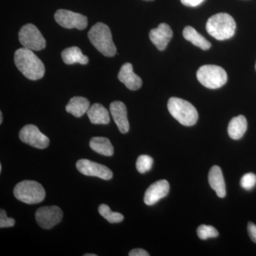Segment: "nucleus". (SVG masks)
Here are the masks:
<instances>
[{
  "label": "nucleus",
  "mask_w": 256,
  "mask_h": 256,
  "mask_svg": "<svg viewBox=\"0 0 256 256\" xmlns=\"http://www.w3.org/2000/svg\"><path fill=\"white\" fill-rule=\"evenodd\" d=\"M183 36L185 40L191 42L194 46L202 48V50H210L212 44L192 26H186L183 30Z\"/></svg>",
  "instance_id": "412c9836"
},
{
  "label": "nucleus",
  "mask_w": 256,
  "mask_h": 256,
  "mask_svg": "<svg viewBox=\"0 0 256 256\" xmlns=\"http://www.w3.org/2000/svg\"><path fill=\"white\" fill-rule=\"evenodd\" d=\"M208 34L220 41L229 40L235 34L236 24L227 13H218L208 18L206 25Z\"/></svg>",
  "instance_id": "7ed1b4c3"
},
{
  "label": "nucleus",
  "mask_w": 256,
  "mask_h": 256,
  "mask_svg": "<svg viewBox=\"0 0 256 256\" xmlns=\"http://www.w3.org/2000/svg\"><path fill=\"white\" fill-rule=\"evenodd\" d=\"M168 108L172 116L183 126H194L198 120V114L194 106L183 99L170 98Z\"/></svg>",
  "instance_id": "20e7f679"
},
{
  "label": "nucleus",
  "mask_w": 256,
  "mask_h": 256,
  "mask_svg": "<svg viewBox=\"0 0 256 256\" xmlns=\"http://www.w3.org/2000/svg\"><path fill=\"white\" fill-rule=\"evenodd\" d=\"M208 182L210 188L216 193L217 196L224 198L226 194V184L223 173L218 166H213L208 173Z\"/></svg>",
  "instance_id": "dca6fc26"
},
{
  "label": "nucleus",
  "mask_w": 256,
  "mask_h": 256,
  "mask_svg": "<svg viewBox=\"0 0 256 256\" xmlns=\"http://www.w3.org/2000/svg\"><path fill=\"white\" fill-rule=\"evenodd\" d=\"M97 255H96V254H85V255H84V256H96Z\"/></svg>",
  "instance_id": "2f4dec72"
},
{
  "label": "nucleus",
  "mask_w": 256,
  "mask_h": 256,
  "mask_svg": "<svg viewBox=\"0 0 256 256\" xmlns=\"http://www.w3.org/2000/svg\"><path fill=\"white\" fill-rule=\"evenodd\" d=\"M196 78L207 88L217 89L226 84L227 74L218 66L204 65L197 70Z\"/></svg>",
  "instance_id": "423d86ee"
},
{
  "label": "nucleus",
  "mask_w": 256,
  "mask_h": 256,
  "mask_svg": "<svg viewBox=\"0 0 256 256\" xmlns=\"http://www.w3.org/2000/svg\"><path fill=\"white\" fill-rule=\"evenodd\" d=\"M15 220L12 218H8L6 216V212L2 208L0 210V228H9L14 226Z\"/></svg>",
  "instance_id": "bb28decb"
},
{
  "label": "nucleus",
  "mask_w": 256,
  "mask_h": 256,
  "mask_svg": "<svg viewBox=\"0 0 256 256\" xmlns=\"http://www.w3.org/2000/svg\"><path fill=\"white\" fill-rule=\"evenodd\" d=\"M248 233L250 236V238L256 244V225L252 222H249L248 224Z\"/></svg>",
  "instance_id": "cd10ccee"
},
{
  "label": "nucleus",
  "mask_w": 256,
  "mask_h": 256,
  "mask_svg": "<svg viewBox=\"0 0 256 256\" xmlns=\"http://www.w3.org/2000/svg\"><path fill=\"white\" fill-rule=\"evenodd\" d=\"M184 5L191 8L198 6L204 2V0H180Z\"/></svg>",
  "instance_id": "c85d7f7f"
},
{
  "label": "nucleus",
  "mask_w": 256,
  "mask_h": 256,
  "mask_svg": "<svg viewBox=\"0 0 256 256\" xmlns=\"http://www.w3.org/2000/svg\"><path fill=\"white\" fill-rule=\"evenodd\" d=\"M18 40L25 48L32 50H40L46 47V40L35 25L28 24L18 32Z\"/></svg>",
  "instance_id": "0eeeda50"
},
{
  "label": "nucleus",
  "mask_w": 256,
  "mask_h": 256,
  "mask_svg": "<svg viewBox=\"0 0 256 256\" xmlns=\"http://www.w3.org/2000/svg\"><path fill=\"white\" fill-rule=\"evenodd\" d=\"M62 57L64 63L68 65L77 63L86 65L89 62L88 57L82 54V50L77 46L69 47L64 50L62 52Z\"/></svg>",
  "instance_id": "6ab92c4d"
},
{
  "label": "nucleus",
  "mask_w": 256,
  "mask_h": 256,
  "mask_svg": "<svg viewBox=\"0 0 256 256\" xmlns=\"http://www.w3.org/2000/svg\"><path fill=\"white\" fill-rule=\"evenodd\" d=\"M99 214L109 223L118 224L124 220V215L118 212H114L110 210V207L105 204L100 205L98 207Z\"/></svg>",
  "instance_id": "5701e85b"
},
{
  "label": "nucleus",
  "mask_w": 256,
  "mask_h": 256,
  "mask_svg": "<svg viewBox=\"0 0 256 256\" xmlns=\"http://www.w3.org/2000/svg\"><path fill=\"white\" fill-rule=\"evenodd\" d=\"M90 148L101 156H111L114 154V148L108 138L104 137L92 138L90 140Z\"/></svg>",
  "instance_id": "4be33fe9"
},
{
  "label": "nucleus",
  "mask_w": 256,
  "mask_h": 256,
  "mask_svg": "<svg viewBox=\"0 0 256 256\" xmlns=\"http://www.w3.org/2000/svg\"><path fill=\"white\" fill-rule=\"evenodd\" d=\"M56 22L62 28L82 30L87 28L88 18L79 13L67 10H58L55 13Z\"/></svg>",
  "instance_id": "6e6552de"
},
{
  "label": "nucleus",
  "mask_w": 256,
  "mask_h": 256,
  "mask_svg": "<svg viewBox=\"0 0 256 256\" xmlns=\"http://www.w3.org/2000/svg\"><path fill=\"white\" fill-rule=\"evenodd\" d=\"M256 184V176L254 173H247L242 176L240 185L246 190H252Z\"/></svg>",
  "instance_id": "a878e982"
},
{
  "label": "nucleus",
  "mask_w": 256,
  "mask_h": 256,
  "mask_svg": "<svg viewBox=\"0 0 256 256\" xmlns=\"http://www.w3.org/2000/svg\"><path fill=\"white\" fill-rule=\"evenodd\" d=\"M130 256H149L150 254L142 248L133 249L129 252Z\"/></svg>",
  "instance_id": "c756f323"
},
{
  "label": "nucleus",
  "mask_w": 256,
  "mask_h": 256,
  "mask_svg": "<svg viewBox=\"0 0 256 256\" xmlns=\"http://www.w3.org/2000/svg\"><path fill=\"white\" fill-rule=\"evenodd\" d=\"M20 138L22 142L37 149H45L50 144V138L34 124H26L22 128Z\"/></svg>",
  "instance_id": "1a4fd4ad"
},
{
  "label": "nucleus",
  "mask_w": 256,
  "mask_h": 256,
  "mask_svg": "<svg viewBox=\"0 0 256 256\" xmlns=\"http://www.w3.org/2000/svg\"><path fill=\"white\" fill-rule=\"evenodd\" d=\"M87 114L90 122L95 124H107L110 122L108 110L100 104H95L89 108Z\"/></svg>",
  "instance_id": "f3484780"
},
{
  "label": "nucleus",
  "mask_w": 256,
  "mask_h": 256,
  "mask_svg": "<svg viewBox=\"0 0 256 256\" xmlns=\"http://www.w3.org/2000/svg\"><path fill=\"white\" fill-rule=\"evenodd\" d=\"M150 40L158 50H164L173 36V32L169 25L165 23L160 24L156 28L150 32Z\"/></svg>",
  "instance_id": "f8f14e48"
},
{
  "label": "nucleus",
  "mask_w": 256,
  "mask_h": 256,
  "mask_svg": "<svg viewBox=\"0 0 256 256\" xmlns=\"http://www.w3.org/2000/svg\"><path fill=\"white\" fill-rule=\"evenodd\" d=\"M76 168L82 174L86 176H96L104 180H109L112 178V171L108 168L90 160H78L76 162Z\"/></svg>",
  "instance_id": "9b49d317"
},
{
  "label": "nucleus",
  "mask_w": 256,
  "mask_h": 256,
  "mask_svg": "<svg viewBox=\"0 0 256 256\" xmlns=\"http://www.w3.org/2000/svg\"><path fill=\"white\" fill-rule=\"evenodd\" d=\"M118 78L129 90H137L142 87V79L134 73L132 65L130 63H126L122 66Z\"/></svg>",
  "instance_id": "2eb2a0df"
},
{
  "label": "nucleus",
  "mask_w": 256,
  "mask_h": 256,
  "mask_svg": "<svg viewBox=\"0 0 256 256\" xmlns=\"http://www.w3.org/2000/svg\"><path fill=\"white\" fill-rule=\"evenodd\" d=\"M153 164V159L148 156H140L138 158L136 168L141 174L148 172L151 170Z\"/></svg>",
  "instance_id": "393cba45"
},
{
  "label": "nucleus",
  "mask_w": 256,
  "mask_h": 256,
  "mask_svg": "<svg viewBox=\"0 0 256 256\" xmlns=\"http://www.w3.org/2000/svg\"><path fill=\"white\" fill-rule=\"evenodd\" d=\"M110 112L112 119L122 134L128 132L130 130L129 121L128 119V111L126 106L121 101H114L110 105Z\"/></svg>",
  "instance_id": "4468645a"
},
{
  "label": "nucleus",
  "mask_w": 256,
  "mask_h": 256,
  "mask_svg": "<svg viewBox=\"0 0 256 256\" xmlns=\"http://www.w3.org/2000/svg\"><path fill=\"white\" fill-rule=\"evenodd\" d=\"M143 1H154V0H143Z\"/></svg>",
  "instance_id": "72a5a7b5"
},
{
  "label": "nucleus",
  "mask_w": 256,
  "mask_h": 256,
  "mask_svg": "<svg viewBox=\"0 0 256 256\" xmlns=\"http://www.w3.org/2000/svg\"><path fill=\"white\" fill-rule=\"evenodd\" d=\"M14 63L18 70L30 80H40L44 76V64L31 50L24 47L16 50Z\"/></svg>",
  "instance_id": "f257e3e1"
},
{
  "label": "nucleus",
  "mask_w": 256,
  "mask_h": 256,
  "mask_svg": "<svg viewBox=\"0 0 256 256\" xmlns=\"http://www.w3.org/2000/svg\"><path fill=\"white\" fill-rule=\"evenodd\" d=\"M247 128V120L245 116H238L234 118L228 126L229 137L233 140L240 139L246 132Z\"/></svg>",
  "instance_id": "aec40b11"
},
{
  "label": "nucleus",
  "mask_w": 256,
  "mask_h": 256,
  "mask_svg": "<svg viewBox=\"0 0 256 256\" xmlns=\"http://www.w3.org/2000/svg\"><path fill=\"white\" fill-rule=\"evenodd\" d=\"M255 68H256V63Z\"/></svg>",
  "instance_id": "f704fd0d"
},
{
  "label": "nucleus",
  "mask_w": 256,
  "mask_h": 256,
  "mask_svg": "<svg viewBox=\"0 0 256 256\" xmlns=\"http://www.w3.org/2000/svg\"><path fill=\"white\" fill-rule=\"evenodd\" d=\"M35 217L40 227L48 230L62 222L63 212L57 206H44L36 210Z\"/></svg>",
  "instance_id": "9d476101"
},
{
  "label": "nucleus",
  "mask_w": 256,
  "mask_h": 256,
  "mask_svg": "<svg viewBox=\"0 0 256 256\" xmlns=\"http://www.w3.org/2000/svg\"><path fill=\"white\" fill-rule=\"evenodd\" d=\"M90 107V102L87 98L80 96H75L69 100L66 106V110L75 117L80 118L87 112Z\"/></svg>",
  "instance_id": "a211bd4d"
},
{
  "label": "nucleus",
  "mask_w": 256,
  "mask_h": 256,
  "mask_svg": "<svg viewBox=\"0 0 256 256\" xmlns=\"http://www.w3.org/2000/svg\"><path fill=\"white\" fill-rule=\"evenodd\" d=\"M170 184L166 180H162L153 183L146 190L144 202L148 206L156 204V202L164 198L169 194Z\"/></svg>",
  "instance_id": "ddd939ff"
},
{
  "label": "nucleus",
  "mask_w": 256,
  "mask_h": 256,
  "mask_svg": "<svg viewBox=\"0 0 256 256\" xmlns=\"http://www.w3.org/2000/svg\"><path fill=\"white\" fill-rule=\"evenodd\" d=\"M2 122H3L2 112H0V124H2Z\"/></svg>",
  "instance_id": "7c9ffc66"
},
{
  "label": "nucleus",
  "mask_w": 256,
  "mask_h": 256,
  "mask_svg": "<svg viewBox=\"0 0 256 256\" xmlns=\"http://www.w3.org/2000/svg\"><path fill=\"white\" fill-rule=\"evenodd\" d=\"M196 232L198 238L202 239V240H206V239L210 238H216V237L218 236V232L216 228L212 226L204 225V224L198 226Z\"/></svg>",
  "instance_id": "b1692460"
},
{
  "label": "nucleus",
  "mask_w": 256,
  "mask_h": 256,
  "mask_svg": "<svg viewBox=\"0 0 256 256\" xmlns=\"http://www.w3.org/2000/svg\"><path fill=\"white\" fill-rule=\"evenodd\" d=\"M2 164H0V172H2Z\"/></svg>",
  "instance_id": "473e14b6"
},
{
  "label": "nucleus",
  "mask_w": 256,
  "mask_h": 256,
  "mask_svg": "<svg viewBox=\"0 0 256 256\" xmlns=\"http://www.w3.org/2000/svg\"><path fill=\"white\" fill-rule=\"evenodd\" d=\"M88 36L96 50L105 56L112 57L117 54L110 28L105 24L96 23L88 33Z\"/></svg>",
  "instance_id": "f03ea898"
},
{
  "label": "nucleus",
  "mask_w": 256,
  "mask_h": 256,
  "mask_svg": "<svg viewBox=\"0 0 256 256\" xmlns=\"http://www.w3.org/2000/svg\"><path fill=\"white\" fill-rule=\"evenodd\" d=\"M13 192L18 201L28 204L40 203L46 196V192L41 184L32 180H24L18 183Z\"/></svg>",
  "instance_id": "39448f33"
}]
</instances>
